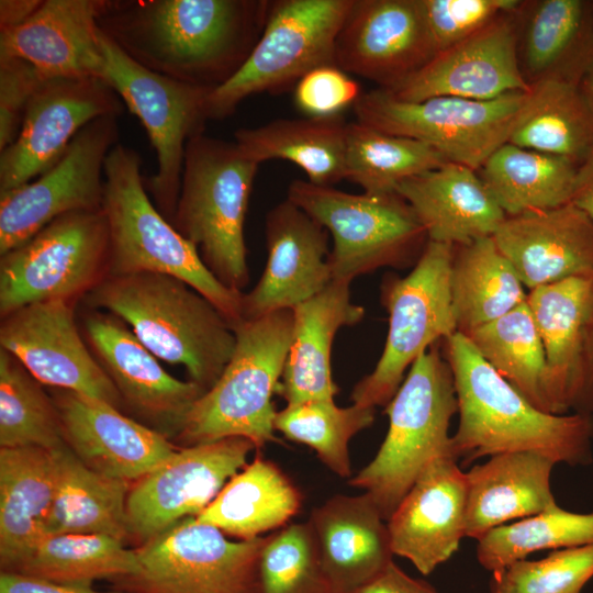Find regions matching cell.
Here are the masks:
<instances>
[{"instance_id":"6da1fadb","label":"cell","mask_w":593,"mask_h":593,"mask_svg":"<svg viewBox=\"0 0 593 593\" xmlns=\"http://www.w3.org/2000/svg\"><path fill=\"white\" fill-rule=\"evenodd\" d=\"M269 5L259 0H105L98 25L146 69L216 88L251 53Z\"/></svg>"},{"instance_id":"7a4b0ae2","label":"cell","mask_w":593,"mask_h":593,"mask_svg":"<svg viewBox=\"0 0 593 593\" xmlns=\"http://www.w3.org/2000/svg\"><path fill=\"white\" fill-rule=\"evenodd\" d=\"M458 401L459 423L451 455L469 463L504 452H536L557 465L593 460V417L582 412L538 410L500 376L470 340L456 332L441 340Z\"/></svg>"},{"instance_id":"3957f363","label":"cell","mask_w":593,"mask_h":593,"mask_svg":"<svg viewBox=\"0 0 593 593\" xmlns=\"http://www.w3.org/2000/svg\"><path fill=\"white\" fill-rule=\"evenodd\" d=\"M81 302L122 320L155 357L183 366L190 380L205 391L235 349V332L224 314L170 275H108Z\"/></svg>"},{"instance_id":"277c9868","label":"cell","mask_w":593,"mask_h":593,"mask_svg":"<svg viewBox=\"0 0 593 593\" xmlns=\"http://www.w3.org/2000/svg\"><path fill=\"white\" fill-rule=\"evenodd\" d=\"M142 158L118 143L104 163L103 211L110 237L109 275L157 272L177 277L230 321H242L243 292L221 283L202 261L198 249L160 213L148 195L141 174Z\"/></svg>"},{"instance_id":"5b68a950","label":"cell","mask_w":593,"mask_h":593,"mask_svg":"<svg viewBox=\"0 0 593 593\" xmlns=\"http://www.w3.org/2000/svg\"><path fill=\"white\" fill-rule=\"evenodd\" d=\"M258 167L235 143L192 137L172 220L212 275L238 292L249 281L244 224Z\"/></svg>"},{"instance_id":"8992f818","label":"cell","mask_w":593,"mask_h":593,"mask_svg":"<svg viewBox=\"0 0 593 593\" xmlns=\"http://www.w3.org/2000/svg\"><path fill=\"white\" fill-rule=\"evenodd\" d=\"M232 358L217 381L194 403L179 436L186 446L228 437L257 449L275 437L277 393L293 336V312L279 310L233 326Z\"/></svg>"},{"instance_id":"52a82bcc","label":"cell","mask_w":593,"mask_h":593,"mask_svg":"<svg viewBox=\"0 0 593 593\" xmlns=\"http://www.w3.org/2000/svg\"><path fill=\"white\" fill-rule=\"evenodd\" d=\"M384 412L389 417L385 438L348 484L365 490L388 521L425 467L451 454L449 426L458 401L441 340L413 362Z\"/></svg>"},{"instance_id":"ba28073f","label":"cell","mask_w":593,"mask_h":593,"mask_svg":"<svg viewBox=\"0 0 593 593\" xmlns=\"http://www.w3.org/2000/svg\"><path fill=\"white\" fill-rule=\"evenodd\" d=\"M287 199L332 235L333 280L351 282L382 267H414L428 243L414 211L398 192L353 194L296 179Z\"/></svg>"},{"instance_id":"9c48e42d","label":"cell","mask_w":593,"mask_h":593,"mask_svg":"<svg viewBox=\"0 0 593 593\" xmlns=\"http://www.w3.org/2000/svg\"><path fill=\"white\" fill-rule=\"evenodd\" d=\"M452 255V245L428 240L407 276H384L381 302L389 313L388 336L373 371L353 389L355 404L387 406L409 366L457 332L450 290Z\"/></svg>"},{"instance_id":"30bf717a","label":"cell","mask_w":593,"mask_h":593,"mask_svg":"<svg viewBox=\"0 0 593 593\" xmlns=\"http://www.w3.org/2000/svg\"><path fill=\"white\" fill-rule=\"evenodd\" d=\"M103 208L61 215L0 255V317L27 304L78 303L109 275Z\"/></svg>"},{"instance_id":"8fae6325","label":"cell","mask_w":593,"mask_h":593,"mask_svg":"<svg viewBox=\"0 0 593 593\" xmlns=\"http://www.w3.org/2000/svg\"><path fill=\"white\" fill-rule=\"evenodd\" d=\"M351 2L270 1L251 53L227 81L209 93L208 120H222L250 96L280 91L314 68L335 65L336 38Z\"/></svg>"},{"instance_id":"7c38bea8","label":"cell","mask_w":593,"mask_h":593,"mask_svg":"<svg viewBox=\"0 0 593 593\" xmlns=\"http://www.w3.org/2000/svg\"><path fill=\"white\" fill-rule=\"evenodd\" d=\"M101 31V30H100ZM101 79L142 122L157 156V171L144 179L156 208L172 224L187 143L204 131L206 100L214 88L177 81L134 61L101 32Z\"/></svg>"},{"instance_id":"4fadbf2b","label":"cell","mask_w":593,"mask_h":593,"mask_svg":"<svg viewBox=\"0 0 593 593\" xmlns=\"http://www.w3.org/2000/svg\"><path fill=\"white\" fill-rule=\"evenodd\" d=\"M526 96L527 91H517L492 100L434 97L404 101L377 88L362 92L354 111L360 123L423 142L448 161L478 171L508 142Z\"/></svg>"},{"instance_id":"5bb4252c","label":"cell","mask_w":593,"mask_h":593,"mask_svg":"<svg viewBox=\"0 0 593 593\" xmlns=\"http://www.w3.org/2000/svg\"><path fill=\"white\" fill-rule=\"evenodd\" d=\"M267 536L232 541L223 532L186 517L144 541L138 593H258V561Z\"/></svg>"},{"instance_id":"9a60e30c","label":"cell","mask_w":593,"mask_h":593,"mask_svg":"<svg viewBox=\"0 0 593 593\" xmlns=\"http://www.w3.org/2000/svg\"><path fill=\"white\" fill-rule=\"evenodd\" d=\"M118 143V116L96 119L53 167L25 184L0 192V255L61 215L101 210L104 163Z\"/></svg>"},{"instance_id":"2e32d148","label":"cell","mask_w":593,"mask_h":593,"mask_svg":"<svg viewBox=\"0 0 593 593\" xmlns=\"http://www.w3.org/2000/svg\"><path fill=\"white\" fill-rule=\"evenodd\" d=\"M85 307L79 317L81 333L119 392L123 409L167 438L178 437L205 390L168 373L122 320Z\"/></svg>"},{"instance_id":"e0dca14e","label":"cell","mask_w":593,"mask_h":593,"mask_svg":"<svg viewBox=\"0 0 593 593\" xmlns=\"http://www.w3.org/2000/svg\"><path fill=\"white\" fill-rule=\"evenodd\" d=\"M122 112V100L100 78H43L16 138L0 152V192L25 184L53 167L93 120L119 118Z\"/></svg>"},{"instance_id":"ac0fdd59","label":"cell","mask_w":593,"mask_h":593,"mask_svg":"<svg viewBox=\"0 0 593 593\" xmlns=\"http://www.w3.org/2000/svg\"><path fill=\"white\" fill-rule=\"evenodd\" d=\"M254 448L243 437L178 448L131 486L126 501L131 535L144 542L177 522L199 515L247 465Z\"/></svg>"},{"instance_id":"d6986e66","label":"cell","mask_w":593,"mask_h":593,"mask_svg":"<svg viewBox=\"0 0 593 593\" xmlns=\"http://www.w3.org/2000/svg\"><path fill=\"white\" fill-rule=\"evenodd\" d=\"M76 304L36 302L0 317V348L42 384L91 396L123 412L119 392L83 338Z\"/></svg>"},{"instance_id":"ffe728a7","label":"cell","mask_w":593,"mask_h":593,"mask_svg":"<svg viewBox=\"0 0 593 593\" xmlns=\"http://www.w3.org/2000/svg\"><path fill=\"white\" fill-rule=\"evenodd\" d=\"M436 55L419 0H353L336 38L335 65L391 89Z\"/></svg>"},{"instance_id":"44dd1931","label":"cell","mask_w":593,"mask_h":593,"mask_svg":"<svg viewBox=\"0 0 593 593\" xmlns=\"http://www.w3.org/2000/svg\"><path fill=\"white\" fill-rule=\"evenodd\" d=\"M515 12L499 16L473 35L437 53L419 70L383 90L404 101L434 97L492 100L528 91L530 86L517 58Z\"/></svg>"},{"instance_id":"7402d4cb","label":"cell","mask_w":593,"mask_h":593,"mask_svg":"<svg viewBox=\"0 0 593 593\" xmlns=\"http://www.w3.org/2000/svg\"><path fill=\"white\" fill-rule=\"evenodd\" d=\"M266 243L267 264L254 289L243 293L242 321L292 310L333 281L327 230L290 200L268 212Z\"/></svg>"},{"instance_id":"603a6c76","label":"cell","mask_w":593,"mask_h":593,"mask_svg":"<svg viewBox=\"0 0 593 593\" xmlns=\"http://www.w3.org/2000/svg\"><path fill=\"white\" fill-rule=\"evenodd\" d=\"M65 438L90 469L123 481H137L178 447L169 438L105 402L74 391L54 389Z\"/></svg>"},{"instance_id":"cb8c5ba5","label":"cell","mask_w":593,"mask_h":593,"mask_svg":"<svg viewBox=\"0 0 593 593\" xmlns=\"http://www.w3.org/2000/svg\"><path fill=\"white\" fill-rule=\"evenodd\" d=\"M466 472L451 454L433 459L387 521L394 556L423 575L448 561L466 537Z\"/></svg>"},{"instance_id":"d4e9b609","label":"cell","mask_w":593,"mask_h":593,"mask_svg":"<svg viewBox=\"0 0 593 593\" xmlns=\"http://www.w3.org/2000/svg\"><path fill=\"white\" fill-rule=\"evenodd\" d=\"M105 0H43L21 25L0 32V58L34 66L44 78L101 79L103 52L98 18Z\"/></svg>"},{"instance_id":"484cf974","label":"cell","mask_w":593,"mask_h":593,"mask_svg":"<svg viewBox=\"0 0 593 593\" xmlns=\"http://www.w3.org/2000/svg\"><path fill=\"white\" fill-rule=\"evenodd\" d=\"M493 237L529 290L593 277V221L571 202L506 216Z\"/></svg>"},{"instance_id":"4316f807","label":"cell","mask_w":593,"mask_h":593,"mask_svg":"<svg viewBox=\"0 0 593 593\" xmlns=\"http://www.w3.org/2000/svg\"><path fill=\"white\" fill-rule=\"evenodd\" d=\"M307 522L331 593H359L393 561L388 523L366 492L332 496Z\"/></svg>"},{"instance_id":"83f0119b","label":"cell","mask_w":593,"mask_h":593,"mask_svg":"<svg viewBox=\"0 0 593 593\" xmlns=\"http://www.w3.org/2000/svg\"><path fill=\"white\" fill-rule=\"evenodd\" d=\"M546 361L545 391L551 413L577 412L593 277H571L529 290L526 298Z\"/></svg>"},{"instance_id":"f1b7e54d","label":"cell","mask_w":593,"mask_h":593,"mask_svg":"<svg viewBox=\"0 0 593 593\" xmlns=\"http://www.w3.org/2000/svg\"><path fill=\"white\" fill-rule=\"evenodd\" d=\"M515 19L526 82L555 79L579 86L593 66V1H523Z\"/></svg>"},{"instance_id":"f546056e","label":"cell","mask_w":593,"mask_h":593,"mask_svg":"<svg viewBox=\"0 0 593 593\" xmlns=\"http://www.w3.org/2000/svg\"><path fill=\"white\" fill-rule=\"evenodd\" d=\"M396 192L436 243L458 246L493 236L507 216L477 170L451 161L403 181Z\"/></svg>"},{"instance_id":"4dcf8cb0","label":"cell","mask_w":593,"mask_h":593,"mask_svg":"<svg viewBox=\"0 0 593 593\" xmlns=\"http://www.w3.org/2000/svg\"><path fill=\"white\" fill-rule=\"evenodd\" d=\"M349 286V281L333 280L292 309V343L277 389L287 404L334 399L338 392L331 367L334 337L340 327L365 316V309L351 301Z\"/></svg>"},{"instance_id":"1f68e13d","label":"cell","mask_w":593,"mask_h":593,"mask_svg":"<svg viewBox=\"0 0 593 593\" xmlns=\"http://www.w3.org/2000/svg\"><path fill=\"white\" fill-rule=\"evenodd\" d=\"M557 463L536 452L491 456L466 472V537L479 540L510 521L557 504L550 479Z\"/></svg>"},{"instance_id":"d6a6232c","label":"cell","mask_w":593,"mask_h":593,"mask_svg":"<svg viewBox=\"0 0 593 593\" xmlns=\"http://www.w3.org/2000/svg\"><path fill=\"white\" fill-rule=\"evenodd\" d=\"M57 479L55 450L0 448V560L11 571L44 537Z\"/></svg>"},{"instance_id":"836d02e7","label":"cell","mask_w":593,"mask_h":593,"mask_svg":"<svg viewBox=\"0 0 593 593\" xmlns=\"http://www.w3.org/2000/svg\"><path fill=\"white\" fill-rule=\"evenodd\" d=\"M301 504L302 495L293 482L272 461L257 456L226 482L195 519L250 540L284 527Z\"/></svg>"},{"instance_id":"e575fe53","label":"cell","mask_w":593,"mask_h":593,"mask_svg":"<svg viewBox=\"0 0 593 593\" xmlns=\"http://www.w3.org/2000/svg\"><path fill=\"white\" fill-rule=\"evenodd\" d=\"M347 126L342 115L278 119L237 130L234 143L259 165L269 159L288 160L306 174L309 182L333 187L346 177Z\"/></svg>"},{"instance_id":"d590c367","label":"cell","mask_w":593,"mask_h":593,"mask_svg":"<svg viewBox=\"0 0 593 593\" xmlns=\"http://www.w3.org/2000/svg\"><path fill=\"white\" fill-rule=\"evenodd\" d=\"M57 479L44 537L100 534L124 540L131 535L126 501L131 482L87 467L69 448L55 450Z\"/></svg>"},{"instance_id":"8d00e7d4","label":"cell","mask_w":593,"mask_h":593,"mask_svg":"<svg viewBox=\"0 0 593 593\" xmlns=\"http://www.w3.org/2000/svg\"><path fill=\"white\" fill-rule=\"evenodd\" d=\"M450 290L456 331L463 335L503 316L527 298L493 236L454 246Z\"/></svg>"},{"instance_id":"74e56055","label":"cell","mask_w":593,"mask_h":593,"mask_svg":"<svg viewBox=\"0 0 593 593\" xmlns=\"http://www.w3.org/2000/svg\"><path fill=\"white\" fill-rule=\"evenodd\" d=\"M579 165L566 157L505 143L477 171L507 216L571 202Z\"/></svg>"},{"instance_id":"f35d334b","label":"cell","mask_w":593,"mask_h":593,"mask_svg":"<svg viewBox=\"0 0 593 593\" xmlns=\"http://www.w3.org/2000/svg\"><path fill=\"white\" fill-rule=\"evenodd\" d=\"M508 143L580 165L593 152V112L578 85H530Z\"/></svg>"},{"instance_id":"ab89813d","label":"cell","mask_w":593,"mask_h":593,"mask_svg":"<svg viewBox=\"0 0 593 593\" xmlns=\"http://www.w3.org/2000/svg\"><path fill=\"white\" fill-rule=\"evenodd\" d=\"M141 571L135 550L100 534H54L43 537L10 571L63 584L90 585L92 581L133 578Z\"/></svg>"},{"instance_id":"60d3db41","label":"cell","mask_w":593,"mask_h":593,"mask_svg":"<svg viewBox=\"0 0 593 593\" xmlns=\"http://www.w3.org/2000/svg\"><path fill=\"white\" fill-rule=\"evenodd\" d=\"M448 160L429 145L358 121L348 123L345 179L371 194L395 193L405 180Z\"/></svg>"},{"instance_id":"b9f144b4","label":"cell","mask_w":593,"mask_h":593,"mask_svg":"<svg viewBox=\"0 0 593 593\" xmlns=\"http://www.w3.org/2000/svg\"><path fill=\"white\" fill-rule=\"evenodd\" d=\"M465 336L529 403L551 413L545 391V353L526 302Z\"/></svg>"},{"instance_id":"7bdbcfd3","label":"cell","mask_w":593,"mask_h":593,"mask_svg":"<svg viewBox=\"0 0 593 593\" xmlns=\"http://www.w3.org/2000/svg\"><path fill=\"white\" fill-rule=\"evenodd\" d=\"M0 446L57 450L67 445L59 413L26 368L0 348Z\"/></svg>"},{"instance_id":"ee69618b","label":"cell","mask_w":593,"mask_h":593,"mask_svg":"<svg viewBox=\"0 0 593 593\" xmlns=\"http://www.w3.org/2000/svg\"><path fill=\"white\" fill-rule=\"evenodd\" d=\"M477 541L479 564L494 574L536 551L593 545V511L574 513L555 504L533 516L499 526Z\"/></svg>"},{"instance_id":"f6af8a7d","label":"cell","mask_w":593,"mask_h":593,"mask_svg":"<svg viewBox=\"0 0 593 593\" xmlns=\"http://www.w3.org/2000/svg\"><path fill=\"white\" fill-rule=\"evenodd\" d=\"M376 407L355 404L339 407L334 399L287 404L277 412L275 429L286 438L313 449L318 459L340 478L351 475L349 441L371 426Z\"/></svg>"},{"instance_id":"bcb514c9","label":"cell","mask_w":593,"mask_h":593,"mask_svg":"<svg viewBox=\"0 0 593 593\" xmlns=\"http://www.w3.org/2000/svg\"><path fill=\"white\" fill-rule=\"evenodd\" d=\"M258 593H331L309 522L286 525L266 537Z\"/></svg>"},{"instance_id":"7dc6e473","label":"cell","mask_w":593,"mask_h":593,"mask_svg":"<svg viewBox=\"0 0 593 593\" xmlns=\"http://www.w3.org/2000/svg\"><path fill=\"white\" fill-rule=\"evenodd\" d=\"M593 578V545L518 560L492 574L490 593H574Z\"/></svg>"},{"instance_id":"c3c4849f","label":"cell","mask_w":593,"mask_h":593,"mask_svg":"<svg viewBox=\"0 0 593 593\" xmlns=\"http://www.w3.org/2000/svg\"><path fill=\"white\" fill-rule=\"evenodd\" d=\"M521 0H419L436 54L473 35L499 16L519 9Z\"/></svg>"},{"instance_id":"681fc988","label":"cell","mask_w":593,"mask_h":593,"mask_svg":"<svg viewBox=\"0 0 593 593\" xmlns=\"http://www.w3.org/2000/svg\"><path fill=\"white\" fill-rule=\"evenodd\" d=\"M362 92L358 82L336 65L304 75L295 85L294 103L306 116L333 118L355 105Z\"/></svg>"},{"instance_id":"f907efd6","label":"cell","mask_w":593,"mask_h":593,"mask_svg":"<svg viewBox=\"0 0 593 593\" xmlns=\"http://www.w3.org/2000/svg\"><path fill=\"white\" fill-rule=\"evenodd\" d=\"M43 78L23 59L0 58V152L16 138L29 101Z\"/></svg>"},{"instance_id":"816d5d0a","label":"cell","mask_w":593,"mask_h":593,"mask_svg":"<svg viewBox=\"0 0 593 593\" xmlns=\"http://www.w3.org/2000/svg\"><path fill=\"white\" fill-rule=\"evenodd\" d=\"M0 593H118L99 592L90 585L63 584L37 579L16 572L2 571L0 575Z\"/></svg>"},{"instance_id":"f5cc1de1","label":"cell","mask_w":593,"mask_h":593,"mask_svg":"<svg viewBox=\"0 0 593 593\" xmlns=\"http://www.w3.org/2000/svg\"><path fill=\"white\" fill-rule=\"evenodd\" d=\"M359 593H443L428 582L413 578L394 561Z\"/></svg>"},{"instance_id":"db71d44e","label":"cell","mask_w":593,"mask_h":593,"mask_svg":"<svg viewBox=\"0 0 593 593\" xmlns=\"http://www.w3.org/2000/svg\"><path fill=\"white\" fill-rule=\"evenodd\" d=\"M577 412L593 417V303L585 329L582 390Z\"/></svg>"},{"instance_id":"11a10c76","label":"cell","mask_w":593,"mask_h":593,"mask_svg":"<svg viewBox=\"0 0 593 593\" xmlns=\"http://www.w3.org/2000/svg\"><path fill=\"white\" fill-rule=\"evenodd\" d=\"M571 203L593 221V152L578 167Z\"/></svg>"},{"instance_id":"9f6ffc18","label":"cell","mask_w":593,"mask_h":593,"mask_svg":"<svg viewBox=\"0 0 593 593\" xmlns=\"http://www.w3.org/2000/svg\"><path fill=\"white\" fill-rule=\"evenodd\" d=\"M43 0H1L0 32L12 30L26 20L40 8Z\"/></svg>"},{"instance_id":"6f0895ef","label":"cell","mask_w":593,"mask_h":593,"mask_svg":"<svg viewBox=\"0 0 593 593\" xmlns=\"http://www.w3.org/2000/svg\"><path fill=\"white\" fill-rule=\"evenodd\" d=\"M579 87L593 112V66L584 75Z\"/></svg>"},{"instance_id":"680465c9","label":"cell","mask_w":593,"mask_h":593,"mask_svg":"<svg viewBox=\"0 0 593 593\" xmlns=\"http://www.w3.org/2000/svg\"><path fill=\"white\" fill-rule=\"evenodd\" d=\"M574 593H581V592H574Z\"/></svg>"}]
</instances>
